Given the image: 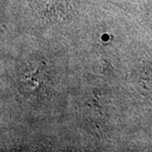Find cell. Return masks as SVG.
I'll return each instance as SVG.
<instances>
[{
    "instance_id": "6da1fadb",
    "label": "cell",
    "mask_w": 152,
    "mask_h": 152,
    "mask_svg": "<svg viewBox=\"0 0 152 152\" xmlns=\"http://www.w3.org/2000/svg\"><path fill=\"white\" fill-rule=\"evenodd\" d=\"M51 69L43 60L27 63L20 73V86L30 99L43 100L52 87Z\"/></svg>"
}]
</instances>
